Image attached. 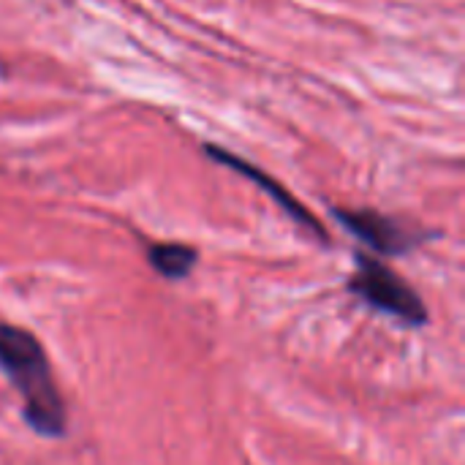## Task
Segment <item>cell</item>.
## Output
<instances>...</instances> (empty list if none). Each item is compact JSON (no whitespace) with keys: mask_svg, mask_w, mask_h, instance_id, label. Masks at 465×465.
Here are the masks:
<instances>
[{"mask_svg":"<svg viewBox=\"0 0 465 465\" xmlns=\"http://www.w3.org/2000/svg\"><path fill=\"white\" fill-rule=\"evenodd\" d=\"M0 373L22 398L27 428L41 439L68 433V409L52 379L49 357L38 338L16 324H0Z\"/></svg>","mask_w":465,"mask_h":465,"instance_id":"cell-1","label":"cell"},{"mask_svg":"<svg viewBox=\"0 0 465 465\" xmlns=\"http://www.w3.org/2000/svg\"><path fill=\"white\" fill-rule=\"evenodd\" d=\"M349 289L373 311L387 313L409 327L428 324V308L422 297L390 264L376 256L357 253V270L349 281Z\"/></svg>","mask_w":465,"mask_h":465,"instance_id":"cell-2","label":"cell"},{"mask_svg":"<svg viewBox=\"0 0 465 465\" xmlns=\"http://www.w3.org/2000/svg\"><path fill=\"white\" fill-rule=\"evenodd\" d=\"M207 150V155L213 158V161H218V163H223V166H229V169H234V172H240L242 177H248V180H253L267 196H272L275 199V204L289 215V218H294L297 223H302L308 232H313L319 240H327V232H324V226L281 185V183H275L267 172H262V169H256L253 163H248V161H242V158H237L234 153H229V150H223V147H215V144H207L204 147Z\"/></svg>","mask_w":465,"mask_h":465,"instance_id":"cell-4","label":"cell"},{"mask_svg":"<svg viewBox=\"0 0 465 465\" xmlns=\"http://www.w3.org/2000/svg\"><path fill=\"white\" fill-rule=\"evenodd\" d=\"M147 259L161 278L183 281L193 272V267L199 262V251L191 245H183V242H155V245H150Z\"/></svg>","mask_w":465,"mask_h":465,"instance_id":"cell-5","label":"cell"},{"mask_svg":"<svg viewBox=\"0 0 465 465\" xmlns=\"http://www.w3.org/2000/svg\"><path fill=\"white\" fill-rule=\"evenodd\" d=\"M335 218L346 232H351L360 242L381 256H401L420 245V234L409 232L401 221L381 215L376 210H335Z\"/></svg>","mask_w":465,"mask_h":465,"instance_id":"cell-3","label":"cell"}]
</instances>
